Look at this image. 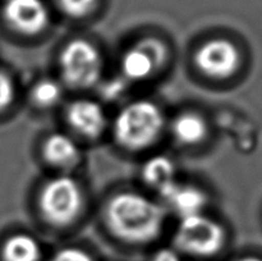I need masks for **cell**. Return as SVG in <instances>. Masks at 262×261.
Wrapping results in <instances>:
<instances>
[{"label": "cell", "instance_id": "cell-14", "mask_svg": "<svg viewBox=\"0 0 262 261\" xmlns=\"http://www.w3.org/2000/svg\"><path fill=\"white\" fill-rule=\"evenodd\" d=\"M173 135L183 145H197L207 135V123L196 113H183L173 123Z\"/></svg>", "mask_w": 262, "mask_h": 261}, {"label": "cell", "instance_id": "cell-13", "mask_svg": "<svg viewBox=\"0 0 262 261\" xmlns=\"http://www.w3.org/2000/svg\"><path fill=\"white\" fill-rule=\"evenodd\" d=\"M40 243L30 234L17 233L4 242L2 256L4 261H40Z\"/></svg>", "mask_w": 262, "mask_h": 261}, {"label": "cell", "instance_id": "cell-17", "mask_svg": "<svg viewBox=\"0 0 262 261\" xmlns=\"http://www.w3.org/2000/svg\"><path fill=\"white\" fill-rule=\"evenodd\" d=\"M137 44L143 49V50H146L150 54V56L154 59V61L156 63L158 68H160V67L166 61L168 50H166L165 45H164L159 38L146 37L142 38V40Z\"/></svg>", "mask_w": 262, "mask_h": 261}, {"label": "cell", "instance_id": "cell-11", "mask_svg": "<svg viewBox=\"0 0 262 261\" xmlns=\"http://www.w3.org/2000/svg\"><path fill=\"white\" fill-rule=\"evenodd\" d=\"M156 69L159 68L154 59L138 44L125 51L122 58L123 76L128 81H143Z\"/></svg>", "mask_w": 262, "mask_h": 261}, {"label": "cell", "instance_id": "cell-4", "mask_svg": "<svg viewBox=\"0 0 262 261\" xmlns=\"http://www.w3.org/2000/svg\"><path fill=\"white\" fill-rule=\"evenodd\" d=\"M59 66L66 83L76 89H87L99 82L104 60L94 44L84 38H74L61 50Z\"/></svg>", "mask_w": 262, "mask_h": 261}, {"label": "cell", "instance_id": "cell-18", "mask_svg": "<svg viewBox=\"0 0 262 261\" xmlns=\"http://www.w3.org/2000/svg\"><path fill=\"white\" fill-rule=\"evenodd\" d=\"M14 99V84L5 72L0 71V113L9 107Z\"/></svg>", "mask_w": 262, "mask_h": 261}, {"label": "cell", "instance_id": "cell-1", "mask_svg": "<svg viewBox=\"0 0 262 261\" xmlns=\"http://www.w3.org/2000/svg\"><path fill=\"white\" fill-rule=\"evenodd\" d=\"M105 220L110 232L128 243H147L159 237L165 211L137 192H120L107 201Z\"/></svg>", "mask_w": 262, "mask_h": 261}, {"label": "cell", "instance_id": "cell-20", "mask_svg": "<svg viewBox=\"0 0 262 261\" xmlns=\"http://www.w3.org/2000/svg\"><path fill=\"white\" fill-rule=\"evenodd\" d=\"M151 261H182V258L179 257V255L176 251L169 250V248H163V250H159L152 256Z\"/></svg>", "mask_w": 262, "mask_h": 261}, {"label": "cell", "instance_id": "cell-10", "mask_svg": "<svg viewBox=\"0 0 262 261\" xmlns=\"http://www.w3.org/2000/svg\"><path fill=\"white\" fill-rule=\"evenodd\" d=\"M42 155L50 165L56 168H72L79 160V148L69 136L54 133L46 138Z\"/></svg>", "mask_w": 262, "mask_h": 261}, {"label": "cell", "instance_id": "cell-8", "mask_svg": "<svg viewBox=\"0 0 262 261\" xmlns=\"http://www.w3.org/2000/svg\"><path fill=\"white\" fill-rule=\"evenodd\" d=\"M67 120L72 129L86 138H97L106 128L105 112L99 102L79 99L67 109Z\"/></svg>", "mask_w": 262, "mask_h": 261}, {"label": "cell", "instance_id": "cell-3", "mask_svg": "<svg viewBox=\"0 0 262 261\" xmlns=\"http://www.w3.org/2000/svg\"><path fill=\"white\" fill-rule=\"evenodd\" d=\"M43 219L55 227H66L73 223L83 207V193L73 178L56 177L46 182L38 199Z\"/></svg>", "mask_w": 262, "mask_h": 261}, {"label": "cell", "instance_id": "cell-2", "mask_svg": "<svg viewBox=\"0 0 262 261\" xmlns=\"http://www.w3.org/2000/svg\"><path fill=\"white\" fill-rule=\"evenodd\" d=\"M163 128V112L150 100H137L125 105L114 120L115 140L130 151L150 147Z\"/></svg>", "mask_w": 262, "mask_h": 261}, {"label": "cell", "instance_id": "cell-21", "mask_svg": "<svg viewBox=\"0 0 262 261\" xmlns=\"http://www.w3.org/2000/svg\"><path fill=\"white\" fill-rule=\"evenodd\" d=\"M237 261H262V260L258 257H255V256H247V257H242Z\"/></svg>", "mask_w": 262, "mask_h": 261}, {"label": "cell", "instance_id": "cell-7", "mask_svg": "<svg viewBox=\"0 0 262 261\" xmlns=\"http://www.w3.org/2000/svg\"><path fill=\"white\" fill-rule=\"evenodd\" d=\"M3 15L12 30L26 36L38 35L49 25V9L42 0H7Z\"/></svg>", "mask_w": 262, "mask_h": 261}, {"label": "cell", "instance_id": "cell-5", "mask_svg": "<svg viewBox=\"0 0 262 261\" xmlns=\"http://www.w3.org/2000/svg\"><path fill=\"white\" fill-rule=\"evenodd\" d=\"M227 241L224 227L204 214L182 217L176 233V243L183 252L196 257L217 255Z\"/></svg>", "mask_w": 262, "mask_h": 261}, {"label": "cell", "instance_id": "cell-12", "mask_svg": "<svg viewBox=\"0 0 262 261\" xmlns=\"http://www.w3.org/2000/svg\"><path fill=\"white\" fill-rule=\"evenodd\" d=\"M142 178L147 186L161 192L176 182V164L168 156H152L143 164Z\"/></svg>", "mask_w": 262, "mask_h": 261}, {"label": "cell", "instance_id": "cell-16", "mask_svg": "<svg viewBox=\"0 0 262 261\" xmlns=\"http://www.w3.org/2000/svg\"><path fill=\"white\" fill-rule=\"evenodd\" d=\"M59 9L72 18H82L94 10L97 0H55Z\"/></svg>", "mask_w": 262, "mask_h": 261}, {"label": "cell", "instance_id": "cell-19", "mask_svg": "<svg viewBox=\"0 0 262 261\" xmlns=\"http://www.w3.org/2000/svg\"><path fill=\"white\" fill-rule=\"evenodd\" d=\"M50 261H94L91 256L83 250L76 247H67L58 251Z\"/></svg>", "mask_w": 262, "mask_h": 261}, {"label": "cell", "instance_id": "cell-6", "mask_svg": "<svg viewBox=\"0 0 262 261\" xmlns=\"http://www.w3.org/2000/svg\"><path fill=\"white\" fill-rule=\"evenodd\" d=\"M194 64L210 78H229L241 66L239 49L228 38H211L196 51Z\"/></svg>", "mask_w": 262, "mask_h": 261}, {"label": "cell", "instance_id": "cell-15", "mask_svg": "<svg viewBox=\"0 0 262 261\" xmlns=\"http://www.w3.org/2000/svg\"><path fill=\"white\" fill-rule=\"evenodd\" d=\"M63 91L55 79H40L31 91V99L38 107H51L58 104Z\"/></svg>", "mask_w": 262, "mask_h": 261}, {"label": "cell", "instance_id": "cell-9", "mask_svg": "<svg viewBox=\"0 0 262 261\" xmlns=\"http://www.w3.org/2000/svg\"><path fill=\"white\" fill-rule=\"evenodd\" d=\"M159 193L165 204L181 217L202 214L207 204V196L202 189L189 184L178 183L177 181Z\"/></svg>", "mask_w": 262, "mask_h": 261}]
</instances>
